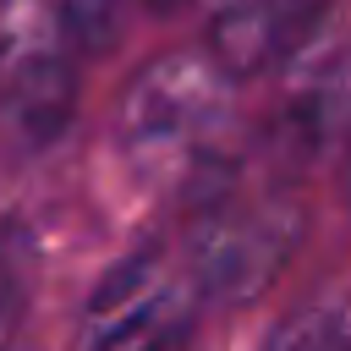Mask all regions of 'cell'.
Instances as JSON below:
<instances>
[{
	"label": "cell",
	"instance_id": "obj_1",
	"mask_svg": "<svg viewBox=\"0 0 351 351\" xmlns=\"http://www.w3.org/2000/svg\"><path fill=\"white\" fill-rule=\"evenodd\" d=\"M302 203L296 176L280 170L263 148H230L203 176L186 181V219L176 230L181 258L208 307L252 302L296 252Z\"/></svg>",
	"mask_w": 351,
	"mask_h": 351
},
{
	"label": "cell",
	"instance_id": "obj_2",
	"mask_svg": "<svg viewBox=\"0 0 351 351\" xmlns=\"http://www.w3.org/2000/svg\"><path fill=\"white\" fill-rule=\"evenodd\" d=\"M115 143L132 170L186 186L230 154V77L214 66L208 49L148 60L121 93Z\"/></svg>",
	"mask_w": 351,
	"mask_h": 351
},
{
	"label": "cell",
	"instance_id": "obj_3",
	"mask_svg": "<svg viewBox=\"0 0 351 351\" xmlns=\"http://www.w3.org/2000/svg\"><path fill=\"white\" fill-rule=\"evenodd\" d=\"M203 291L176 236H148L121 252L82 302L77 351H186Z\"/></svg>",
	"mask_w": 351,
	"mask_h": 351
},
{
	"label": "cell",
	"instance_id": "obj_4",
	"mask_svg": "<svg viewBox=\"0 0 351 351\" xmlns=\"http://www.w3.org/2000/svg\"><path fill=\"white\" fill-rule=\"evenodd\" d=\"M82 93V44L55 0H0V126L22 148H49Z\"/></svg>",
	"mask_w": 351,
	"mask_h": 351
},
{
	"label": "cell",
	"instance_id": "obj_5",
	"mask_svg": "<svg viewBox=\"0 0 351 351\" xmlns=\"http://www.w3.org/2000/svg\"><path fill=\"white\" fill-rule=\"evenodd\" d=\"M335 5L340 0H225L219 11L203 16L208 22V55L230 82L291 71L307 49L324 44Z\"/></svg>",
	"mask_w": 351,
	"mask_h": 351
},
{
	"label": "cell",
	"instance_id": "obj_6",
	"mask_svg": "<svg viewBox=\"0 0 351 351\" xmlns=\"http://www.w3.org/2000/svg\"><path fill=\"white\" fill-rule=\"evenodd\" d=\"M351 132V49H307L291 66V82L274 104L263 154L302 176L307 165H318L329 148H346Z\"/></svg>",
	"mask_w": 351,
	"mask_h": 351
},
{
	"label": "cell",
	"instance_id": "obj_7",
	"mask_svg": "<svg viewBox=\"0 0 351 351\" xmlns=\"http://www.w3.org/2000/svg\"><path fill=\"white\" fill-rule=\"evenodd\" d=\"M258 351H351L346 302H302L263 335Z\"/></svg>",
	"mask_w": 351,
	"mask_h": 351
},
{
	"label": "cell",
	"instance_id": "obj_8",
	"mask_svg": "<svg viewBox=\"0 0 351 351\" xmlns=\"http://www.w3.org/2000/svg\"><path fill=\"white\" fill-rule=\"evenodd\" d=\"M27 280H33L27 241H22V230L11 219H0V351L16 346L22 313H27Z\"/></svg>",
	"mask_w": 351,
	"mask_h": 351
},
{
	"label": "cell",
	"instance_id": "obj_9",
	"mask_svg": "<svg viewBox=\"0 0 351 351\" xmlns=\"http://www.w3.org/2000/svg\"><path fill=\"white\" fill-rule=\"evenodd\" d=\"M340 154H346V165H340V186H346V203H351V132H346V148H340Z\"/></svg>",
	"mask_w": 351,
	"mask_h": 351
},
{
	"label": "cell",
	"instance_id": "obj_10",
	"mask_svg": "<svg viewBox=\"0 0 351 351\" xmlns=\"http://www.w3.org/2000/svg\"><path fill=\"white\" fill-rule=\"evenodd\" d=\"M148 11H159V16H170V11H181V5H192V0H143Z\"/></svg>",
	"mask_w": 351,
	"mask_h": 351
},
{
	"label": "cell",
	"instance_id": "obj_11",
	"mask_svg": "<svg viewBox=\"0 0 351 351\" xmlns=\"http://www.w3.org/2000/svg\"><path fill=\"white\" fill-rule=\"evenodd\" d=\"M346 324H351V302H346Z\"/></svg>",
	"mask_w": 351,
	"mask_h": 351
}]
</instances>
